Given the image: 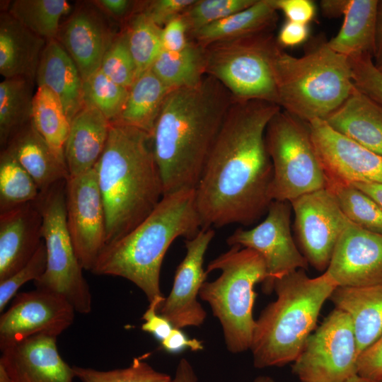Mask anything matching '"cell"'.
<instances>
[{
  "mask_svg": "<svg viewBox=\"0 0 382 382\" xmlns=\"http://www.w3.org/2000/svg\"><path fill=\"white\" fill-rule=\"evenodd\" d=\"M280 110L263 100L233 98L195 190L202 228L249 226L267 213L273 168L265 131Z\"/></svg>",
  "mask_w": 382,
  "mask_h": 382,
  "instance_id": "6da1fadb",
  "label": "cell"
},
{
  "mask_svg": "<svg viewBox=\"0 0 382 382\" xmlns=\"http://www.w3.org/2000/svg\"><path fill=\"white\" fill-rule=\"evenodd\" d=\"M233 100L227 88L207 74L195 86L168 93L152 134L163 195L195 190Z\"/></svg>",
  "mask_w": 382,
  "mask_h": 382,
  "instance_id": "7a4b0ae2",
  "label": "cell"
},
{
  "mask_svg": "<svg viewBox=\"0 0 382 382\" xmlns=\"http://www.w3.org/2000/svg\"><path fill=\"white\" fill-rule=\"evenodd\" d=\"M95 166L105 209L106 245L139 225L163 196L152 136L133 126L111 122Z\"/></svg>",
  "mask_w": 382,
  "mask_h": 382,
  "instance_id": "3957f363",
  "label": "cell"
},
{
  "mask_svg": "<svg viewBox=\"0 0 382 382\" xmlns=\"http://www.w3.org/2000/svg\"><path fill=\"white\" fill-rule=\"evenodd\" d=\"M195 189L163 195L152 212L131 231L106 245L91 272L123 277L139 288L149 302L163 296L160 273L170 245L202 229Z\"/></svg>",
  "mask_w": 382,
  "mask_h": 382,
  "instance_id": "277c9868",
  "label": "cell"
},
{
  "mask_svg": "<svg viewBox=\"0 0 382 382\" xmlns=\"http://www.w3.org/2000/svg\"><path fill=\"white\" fill-rule=\"evenodd\" d=\"M336 287L325 272L311 278L305 270H298L276 279V300L255 320L250 348L254 366L280 367L294 362Z\"/></svg>",
  "mask_w": 382,
  "mask_h": 382,
  "instance_id": "5b68a950",
  "label": "cell"
},
{
  "mask_svg": "<svg viewBox=\"0 0 382 382\" xmlns=\"http://www.w3.org/2000/svg\"><path fill=\"white\" fill-rule=\"evenodd\" d=\"M271 66L278 105L306 122L325 120L354 87L348 57L333 51L323 40L299 57L286 52L276 40Z\"/></svg>",
  "mask_w": 382,
  "mask_h": 382,
  "instance_id": "8992f818",
  "label": "cell"
},
{
  "mask_svg": "<svg viewBox=\"0 0 382 382\" xmlns=\"http://www.w3.org/2000/svg\"><path fill=\"white\" fill-rule=\"evenodd\" d=\"M220 270L215 280L204 282L199 297L209 303L220 322L227 349L233 354L250 349L255 320V286L267 279L265 262L256 251L239 245L212 260L207 274Z\"/></svg>",
  "mask_w": 382,
  "mask_h": 382,
  "instance_id": "52a82bcc",
  "label": "cell"
},
{
  "mask_svg": "<svg viewBox=\"0 0 382 382\" xmlns=\"http://www.w3.org/2000/svg\"><path fill=\"white\" fill-rule=\"evenodd\" d=\"M66 180L40 192L36 199L42 217L47 265L44 274L34 284L36 289L64 297L76 312L87 314L91 311L92 297L67 227Z\"/></svg>",
  "mask_w": 382,
  "mask_h": 382,
  "instance_id": "ba28073f",
  "label": "cell"
},
{
  "mask_svg": "<svg viewBox=\"0 0 382 382\" xmlns=\"http://www.w3.org/2000/svg\"><path fill=\"white\" fill-rule=\"evenodd\" d=\"M265 144L273 168L272 201L290 202L325 188L307 122L281 109L267 126Z\"/></svg>",
  "mask_w": 382,
  "mask_h": 382,
  "instance_id": "9c48e42d",
  "label": "cell"
},
{
  "mask_svg": "<svg viewBox=\"0 0 382 382\" xmlns=\"http://www.w3.org/2000/svg\"><path fill=\"white\" fill-rule=\"evenodd\" d=\"M271 31L206 46V74L218 80L236 100L257 99L277 104L271 66V53L276 40Z\"/></svg>",
  "mask_w": 382,
  "mask_h": 382,
  "instance_id": "30bf717a",
  "label": "cell"
},
{
  "mask_svg": "<svg viewBox=\"0 0 382 382\" xmlns=\"http://www.w3.org/2000/svg\"><path fill=\"white\" fill-rule=\"evenodd\" d=\"M359 357L351 320L335 308L308 337L291 371L301 382H347L357 375Z\"/></svg>",
  "mask_w": 382,
  "mask_h": 382,
  "instance_id": "8fae6325",
  "label": "cell"
},
{
  "mask_svg": "<svg viewBox=\"0 0 382 382\" xmlns=\"http://www.w3.org/2000/svg\"><path fill=\"white\" fill-rule=\"evenodd\" d=\"M291 206L289 202L272 201L265 219L250 229L238 228L226 239L229 246L252 249L263 258L267 279L262 291L270 294L274 282L298 270H307L308 262L298 249L291 231Z\"/></svg>",
  "mask_w": 382,
  "mask_h": 382,
  "instance_id": "7c38bea8",
  "label": "cell"
},
{
  "mask_svg": "<svg viewBox=\"0 0 382 382\" xmlns=\"http://www.w3.org/2000/svg\"><path fill=\"white\" fill-rule=\"evenodd\" d=\"M66 212L69 233L76 256L85 270H93L105 246L104 204L96 166L66 180Z\"/></svg>",
  "mask_w": 382,
  "mask_h": 382,
  "instance_id": "4fadbf2b",
  "label": "cell"
},
{
  "mask_svg": "<svg viewBox=\"0 0 382 382\" xmlns=\"http://www.w3.org/2000/svg\"><path fill=\"white\" fill-rule=\"evenodd\" d=\"M289 203L302 254L316 270L325 272L337 241L350 221L326 187Z\"/></svg>",
  "mask_w": 382,
  "mask_h": 382,
  "instance_id": "5bb4252c",
  "label": "cell"
},
{
  "mask_svg": "<svg viewBox=\"0 0 382 382\" xmlns=\"http://www.w3.org/2000/svg\"><path fill=\"white\" fill-rule=\"evenodd\" d=\"M326 186L382 183V156L334 130L324 120L307 122Z\"/></svg>",
  "mask_w": 382,
  "mask_h": 382,
  "instance_id": "9a60e30c",
  "label": "cell"
},
{
  "mask_svg": "<svg viewBox=\"0 0 382 382\" xmlns=\"http://www.w3.org/2000/svg\"><path fill=\"white\" fill-rule=\"evenodd\" d=\"M75 309L44 289L18 293L0 317V349L36 335L58 337L74 322Z\"/></svg>",
  "mask_w": 382,
  "mask_h": 382,
  "instance_id": "2e32d148",
  "label": "cell"
},
{
  "mask_svg": "<svg viewBox=\"0 0 382 382\" xmlns=\"http://www.w3.org/2000/svg\"><path fill=\"white\" fill-rule=\"evenodd\" d=\"M214 234L212 228H202L185 241V256L176 269L168 296L158 309L173 328L198 327L205 320L207 313L197 296L208 274L203 268L204 259Z\"/></svg>",
  "mask_w": 382,
  "mask_h": 382,
  "instance_id": "e0dca14e",
  "label": "cell"
},
{
  "mask_svg": "<svg viewBox=\"0 0 382 382\" xmlns=\"http://www.w3.org/2000/svg\"><path fill=\"white\" fill-rule=\"evenodd\" d=\"M325 272L337 286L382 284V234L350 221L337 241Z\"/></svg>",
  "mask_w": 382,
  "mask_h": 382,
  "instance_id": "ac0fdd59",
  "label": "cell"
},
{
  "mask_svg": "<svg viewBox=\"0 0 382 382\" xmlns=\"http://www.w3.org/2000/svg\"><path fill=\"white\" fill-rule=\"evenodd\" d=\"M0 364L11 382H74L73 367L64 361L57 337L36 335L1 349Z\"/></svg>",
  "mask_w": 382,
  "mask_h": 382,
  "instance_id": "d6986e66",
  "label": "cell"
},
{
  "mask_svg": "<svg viewBox=\"0 0 382 382\" xmlns=\"http://www.w3.org/2000/svg\"><path fill=\"white\" fill-rule=\"evenodd\" d=\"M57 40L75 62L83 81L100 69L114 38L95 5L74 10L61 24Z\"/></svg>",
  "mask_w": 382,
  "mask_h": 382,
  "instance_id": "ffe728a7",
  "label": "cell"
},
{
  "mask_svg": "<svg viewBox=\"0 0 382 382\" xmlns=\"http://www.w3.org/2000/svg\"><path fill=\"white\" fill-rule=\"evenodd\" d=\"M42 242L36 200L0 213V282L25 265Z\"/></svg>",
  "mask_w": 382,
  "mask_h": 382,
  "instance_id": "44dd1931",
  "label": "cell"
},
{
  "mask_svg": "<svg viewBox=\"0 0 382 382\" xmlns=\"http://www.w3.org/2000/svg\"><path fill=\"white\" fill-rule=\"evenodd\" d=\"M110 122L98 109L85 105L71 120L64 146L69 177L93 169L105 149Z\"/></svg>",
  "mask_w": 382,
  "mask_h": 382,
  "instance_id": "7402d4cb",
  "label": "cell"
},
{
  "mask_svg": "<svg viewBox=\"0 0 382 382\" xmlns=\"http://www.w3.org/2000/svg\"><path fill=\"white\" fill-rule=\"evenodd\" d=\"M324 120L336 132L382 156V106L355 86Z\"/></svg>",
  "mask_w": 382,
  "mask_h": 382,
  "instance_id": "603a6c76",
  "label": "cell"
},
{
  "mask_svg": "<svg viewBox=\"0 0 382 382\" xmlns=\"http://www.w3.org/2000/svg\"><path fill=\"white\" fill-rule=\"evenodd\" d=\"M47 40L35 35L8 11L0 15V74L35 82Z\"/></svg>",
  "mask_w": 382,
  "mask_h": 382,
  "instance_id": "cb8c5ba5",
  "label": "cell"
},
{
  "mask_svg": "<svg viewBox=\"0 0 382 382\" xmlns=\"http://www.w3.org/2000/svg\"><path fill=\"white\" fill-rule=\"evenodd\" d=\"M35 83L46 86L59 98L71 122L85 106L83 79L69 54L57 40L47 42L37 69Z\"/></svg>",
  "mask_w": 382,
  "mask_h": 382,
  "instance_id": "d4e9b609",
  "label": "cell"
},
{
  "mask_svg": "<svg viewBox=\"0 0 382 382\" xmlns=\"http://www.w3.org/2000/svg\"><path fill=\"white\" fill-rule=\"evenodd\" d=\"M4 149L30 175L40 192L69 177L66 163L54 153L32 120L11 137Z\"/></svg>",
  "mask_w": 382,
  "mask_h": 382,
  "instance_id": "484cf974",
  "label": "cell"
},
{
  "mask_svg": "<svg viewBox=\"0 0 382 382\" xmlns=\"http://www.w3.org/2000/svg\"><path fill=\"white\" fill-rule=\"evenodd\" d=\"M329 299L349 317L360 355L382 335V284L337 286Z\"/></svg>",
  "mask_w": 382,
  "mask_h": 382,
  "instance_id": "4316f807",
  "label": "cell"
},
{
  "mask_svg": "<svg viewBox=\"0 0 382 382\" xmlns=\"http://www.w3.org/2000/svg\"><path fill=\"white\" fill-rule=\"evenodd\" d=\"M378 1L349 0L337 34L327 42L330 48L347 57L374 55Z\"/></svg>",
  "mask_w": 382,
  "mask_h": 382,
  "instance_id": "83f0119b",
  "label": "cell"
},
{
  "mask_svg": "<svg viewBox=\"0 0 382 382\" xmlns=\"http://www.w3.org/2000/svg\"><path fill=\"white\" fill-rule=\"evenodd\" d=\"M274 0H256L248 8L205 26L192 37L202 47L272 30L277 20Z\"/></svg>",
  "mask_w": 382,
  "mask_h": 382,
  "instance_id": "f1b7e54d",
  "label": "cell"
},
{
  "mask_svg": "<svg viewBox=\"0 0 382 382\" xmlns=\"http://www.w3.org/2000/svg\"><path fill=\"white\" fill-rule=\"evenodd\" d=\"M170 91L149 69L134 81L122 113L114 122L135 127L152 136L164 100Z\"/></svg>",
  "mask_w": 382,
  "mask_h": 382,
  "instance_id": "f546056e",
  "label": "cell"
},
{
  "mask_svg": "<svg viewBox=\"0 0 382 382\" xmlns=\"http://www.w3.org/2000/svg\"><path fill=\"white\" fill-rule=\"evenodd\" d=\"M150 69L171 90L195 86L206 74L204 48L190 41L180 51L162 50Z\"/></svg>",
  "mask_w": 382,
  "mask_h": 382,
  "instance_id": "4dcf8cb0",
  "label": "cell"
},
{
  "mask_svg": "<svg viewBox=\"0 0 382 382\" xmlns=\"http://www.w3.org/2000/svg\"><path fill=\"white\" fill-rule=\"evenodd\" d=\"M31 120L40 134L64 163L70 122L58 96L49 88L37 86L34 93Z\"/></svg>",
  "mask_w": 382,
  "mask_h": 382,
  "instance_id": "1f68e13d",
  "label": "cell"
},
{
  "mask_svg": "<svg viewBox=\"0 0 382 382\" xmlns=\"http://www.w3.org/2000/svg\"><path fill=\"white\" fill-rule=\"evenodd\" d=\"M34 82L21 77L0 83V145L4 149L11 137L32 117Z\"/></svg>",
  "mask_w": 382,
  "mask_h": 382,
  "instance_id": "d6a6232c",
  "label": "cell"
},
{
  "mask_svg": "<svg viewBox=\"0 0 382 382\" xmlns=\"http://www.w3.org/2000/svg\"><path fill=\"white\" fill-rule=\"evenodd\" d=\"M70 10L66 0H16L8 12L29 30L50 41L57 38L60 21Z\"/></svg>",
  "mask_w": 382,
  "mask_h": 382,
  "instance_id": "836d02e7",
  "label": "cell"
},
{
  "mask_svg": "<svg viewBox=\"0 0 382 382\" xmlns=\"http://www.w3.org/2000/svg\"><path fill=\"white\" fill-rule=\"evenodd\" d=\"M40 190L30 175L6 149L0 154V213L35 201Z\"/></svg>",
  "mask_w": 382,
  "mask_h": 382,
  "instance_id": "e575fe53",
  "label": "cell"
},
{
  "mask_svg": "<svg viewBox=\"0 0 382 382\" xmlns=\"http://www.w3.org/2000/svg\"><path fill=\"white\" fill-rule=\"evenodd\" d=\"M161 30L145 12L134 13L125 33L136 65L137 78L150 69L163 50Z\"/></svg>",
  "mask_w": 382,
  "mask_h": 382,
  "instance_id": "d590c367",
  "label": "cell"
},
{
  "mask_svg": "<svg viewBox=\"0 0 382 382\" xmlns=\"http://www.w3.org/2000/svg\"><path fill=\"white\" fill-rule=\"evenodd\" d=\"M325 187L349 221L382 234V208L374 199L353 184H331Z\"/></svg>",
  "mask_w": 382,
  "mask_h": 382,
  "instance_id": "8d00e7d4",
  "label": "cell"
},
{
  "mask_svg": "<svg viewBox=\"0 0 382 382\" xmlns=\"http://www.w3.org/2000/svg\"><path fill=\"white\" fill-rule=\"evenodd\" d=\"M85 105L98 109L111 122L120 117L129 89L105 76L100 69L83 81Z\"/></svg>",
  "mask_w": 382,
  "mask_h": 382,
  "instance_id": "74e56055",
  "label": "cell"
},
{
  "mask_svg": "<svg viewBox=\"0 0 382 382\" xmlns=\"http://www.w3.org/2000/svg\"><path fill=\"white\" fill-rule=\"evenodd\" d=\"M76 378L81 382H171L170 375L155 370L140 357L134 358L125 368L100 371L73 366Z\"/></svg>",
  "mask_w": 382,
  "mask_h": 382,
  "instance_id": "f35d334b",
  "label": "cell"
},
{
  "mask_svg": "<svg viewBox=\"0 0 382 382\" xmlns=\"http://www.w3.org/2000/svg\"><path fill=\"white\" fill-rule=\"evenodd\" d=\"M256 0H199L191 5L182 15L189 35L199 29L231 14L245 9Z\"/></svg>",
  "mask_w": 382,
  "mask_h": 382,
  "instance_id": "ab89813d",
  "label": "cell"
},
{
  "mask_svg": "<svg viewBox=\"0 0 382 382\" xmlns=\"http://www.w3.org/2000/svg\"><path fill=\"white\" fill-rule=\"evenodd\" d=\"M100 70L115 83L131 88L137 79V69L125 33L114 38L103 57Z\"/></svg>",
  "mask_w": 382,
  "mask_h": 382,
  "instance_id": "60d3db41",
  "label": "cell"
},
{
  "mask_svg": "<svg viewBox=\"0 0 382 382\" xmlns=\"http://www.w3.org/2000/svg\"><path fill=\"white\" fill-rule=\"evenodd\" d=\"M47 255L44 241L28 262L6 279L0 282V312L25 283L37 280L45 272Z\"/></svg>",
  "mask_w": 382,
  "mask_h": 382,
  "instance_id": "b9f144b4",
  "label": "cell"
},
{
  "mask_svg": "<svg viewBox=\"0 0 382 382\" xmlns=\"http://www.w3.org/2000/svg\"><path fill=\"white\" fill-rule=\"evenodd\" d=\"M348 59L354 86L382 106V73L375 66L372 56Z\"/></svg>",
  "mask_w": 382,
  "mask_h": 382,
  "instance_id": "7bdbcfd3",
  "label": "cell"
},
{
  "mask_svg": "<svg viewBox=\"0 0 382 382\" xmlns=\"http://www.w3.org/2000/svg\"><path fill=\"white\" fill-rule=\"evenodd\" d=\"M195 0H157L149 1L139 11L145 12L160 27L182 15Z\"/></svg>",
  "mask_w": 382,
  "mask_h": 382,
  "instance_id": "ee69618b",
  "label": "cell"
},
{
  "mask_svg": "<svg viewBox=\"0 0 382 382\" xmlns=\"http://www.w3.org/2000/svg\"><path fill=\"white\" fill-rule=\"evenodd\" d=\"M186 22L180 15L166 23L161 30L163 50L177 52L185 49L190 42Z\"/></svg>",
  "mask_w": 382,
  "mask_h": 382,
  "instance_id": "f6af8a7d",
  "label": "cell"
},
{
  "mask_svg": "<svg viewBox=\"0 0 382 382\" xmlns=\"http://www.w3.org/2000/svg\"><path fill=\"white\" fill-rule=\"evenodd\" d=\"M357 371V375L362 378H382V335L360 354Z\"/></svg>",
  "mask_w": 382,
  "mask_h": 382,
  "instance_id": "bcb514c9",
  "label": "cell"
},
{
  "mask_svg": "<svg viewBox=\"0 0 382 382\" xmlns=\"http://www.w3.org/2000/svg\"><path fill=\"white\" fill-rule=\"evenodd\" d=\"M165 297L161 296L149 302V305L141 319L145 322L141 329L151 334L160 342L163 340L173 328L171 323L158 313V309Z\"/></svg>",
  "mask_w": 382,
  "mask_h": 382,
  "instance_id": "7dc6e473",
  "label": "cell"
},
{
  "mask_svg": "<svg viewBox=\"0 0 382 382\" xmlns=\"http://www.w3.org/2000/svg\"><path fill=\"white\" fill-rule=\"evenodd\" d=\"M277 10L283 12L288 21L308 24L316 13L314 4L310 0H274Z\"/></svg>",
  "mask_w": 382,
  "mask_h": 382,
  "instance_id": "c3c4849f",
  "label": "cell"
},
{
  "mask_svg": "<svg viewBox=\"0 0 382 382\" xmlns=\"http://www.w3.org/2000/svg\"><path fill=\"white\" fill-rule=\"evenodd\" d=\"M161 348L169 353H178L187 348L197 352L202 350V342L196 338H189L178 328H173L169 335L161 341Z\"/></svg>",
  "mask_w": 382,
  "mask_h": 382,
  "instance_id": "681fc988",
  "label": "cell"
},
{
  "mask_svg": "<svg viewBox=\"0 0 382 382\" xmlns=\"http://www.w3.org/2000/svg\"><path fill=\"white\" fill-rule=\"evenodd\" d=\"M308 36L306 24L286 21L281 28L277 42L279 46L294 47L304 42Z\"/></svg>",
  "mask_w": 382,
  "mask_h": 382,
  "instance_id": "f907efd6",
  "label": "cell"
},
{
  "mask_svg": "<svg viewBox=\"0 0 382 382\" xmlns=\"http://www.w3.org/2000/svg\"><path fill=\"white\" fill-rule=\"evenodd\" d=\"M93 4L100 10L108 13L110 16L120 19L126 17L133 11L134 2L127 0H99Z\"/></svg>",
  "mask_w": 382,
  "mask_h": 382,
  "instance_id": "816d5d0a",
  "label": "cell"
},
{
  "mask_svg": "<svg viewBox=\"0 0 382 382\" xmlns=\"http://www.w3.org/2000/svg\"><path fill=\"white\" fill-rule=\"evenodd\" d=\"M171 382H197L196 374L186 359L183 358L180 360Z\"/></svg>",
  "mask_w": 382,
  "mask_h": 382,
  "instance_id": "f5cc1de1",
  "label": "cell"
},
{
  "mask_svg": "<svg viewBox=\"0 0 382 382\" xmlns=\"http://www.w3.org/2000/svg\"><path fill=\"white\" fill-rule=\"evenodd\" d=\"M374 56L376 59L374 64L380 65L382 63V1H378L377 8Z\"/></svg>",
  "mask_w": 382,
  "mask_h": 382,
  "instance_id": "db71d44e",
  "label": "cell"
},
{
  "mask_svg": "<svg viewBox=\"0 0 382 382\" xmlns=\"http://www.w3.org/2000/svg\"><path fill=\"white\" fill-rule=\"evenodd\" d=\"M348 2L349 0H323L320 4L323 13L332 18L343 15Z\"/></svg>",
  "mask_w": 382,
  "mask_h": 382,
  "instance_id": "11a10c76",
  "label": "cell"
},
{
  "mask_svg": "<svg viewBox=\"0 0 382 382\" xmlns=\"http://www.w3.org/2000/svg\"><path fill=\"white\" fill-rule=\"evenodd\" d=\"M352 184L374 199L382 208V183H357Z\"/></svg>",
  "mask_w": 382,
  "mask_h": 382,
  "instance_id": "9f6ffc18",
  "label": "cell"
},
{
  "mask_svg": "<svg viewBox=\"0 0 382 382\" xmlns=\"http://www.w3.org/2000/svg\"><path fill=\"white\" fill-rule=\"evenodd\" d=\"M347 382H382V378H377V379H369V378H362L358 375H356L349 379Z\"/></svg>",
  "mask_w": 382,
  "mask_h": 382,
  "instance_id": "6f0895ef",
  "label": "cell"
},
{
  "mask_svg": "<svg viewBox=\"0 0 382 382\" xmlns=\"http://www.w3.org/2000/svg\"><path fill=\"white\" fill-rule=\"evenodd\" d=\"M0 382H11L6 369L1 364H0Z\"/></svg>",
  "mask_w": 382,
  "mask_h": 382,
  "instance_id": "680465c9",
  "label": "cell"
},
{
  "mask_svg": "<svg viewBox=\"0 0 382 382\" xmlns=\"http://www.w3.org/2000/svg\"><path fill=\"white\" fill-rule=\"evenodd\" d=\"M253 382H274L272 378L267 376H260Z\"/></svg>",
  "mask_w": 382,
  "mask_h": 382,
  "instance_id": "91938a15",
  "label": "cell"
},
{
  "mask_svg": "<svg viewBox=\"0 0 382 382\" xmlns=\"http://www.w3.org/2000/svg\"><path fill=\"white\" fill-rule=\"evenodd\" d=\"M376 66V65H375ZM377 67V69L382 73V63L378 65V66H376Z\"/></svg>",
  "mask_w": 382,
  "mask_h": 382,
  "instance_id": "94428289",
  "label": "cell"
}]
</instances>
